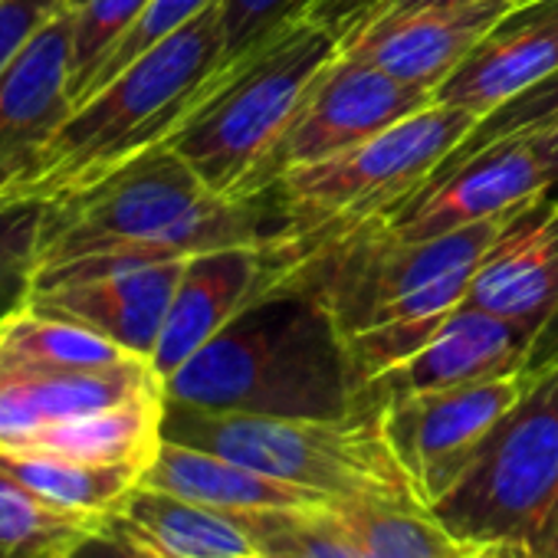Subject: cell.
<instances>
[{
  "label": "cell",
  "mask_w": 558,
  "mask_h": 558,
  "mask_svg": "<svg viewBox=\"0 0 558 558\" xmlns=\"http://www.w3.org/2000/svg\"><path fill=\"white\" fill-rule=\"evenodd\" d=\"M339 53L342 31L316 8L300 11L227 70L165 145L220 197L240 201L269 191L279 145Z\"/></svg>",
  "instance_id": "cell-4"
},
{
  "label": "cell",
  "mask_w": 558,
  "mask_h": 558,
  "mask_svg": "<svg viewBox=\"0 0 558 558\" xmlns=\"http://www.w3.org/2000/svg\"><path fill=\"white\" fill-rule=\"evenodd\" d=\"M463 303L542 329L558 303V197L545 194L509 220L476 266Z\"/></svg>",
  "instance_id": "cell-17"
},
{
  "label": "cell",
  "mask_w": 558,
  "mask_h": 558,
  "mask_svg": "<svg viewBox=\"0 0 558 558\" xmlns=\"http://www.w3.org/2000/svg\"><path fill=\"white\" fill-rule=\"evenodd\" d=\"M73 14L76 8H60L0 73V158H34L70 119Z\"/></svg>",
  "instance_id": "cell-18"
},
{
  "label": "cell",
  "mask_w": 558,
  "mask_h": 558,
  "mask_svg": "<svg viewBox=\"0 0 558 558\" xmlns=\"http://www.w3.org/2000/svg\"><path fill=\"white\" fill-rule=\"evenodd\" d=\"M476 122L480 116L466 109L434 102L362 145L279 174L272 187L293 223L300 259L414 197Z\"/></svg>",
  "instance_id": "cell-6"
},
{
  "label": "cell",
  "mask_w": 558,
  "mask_h": 558,
  "mask_svg": "<svg viewBox=\"0 0 558 558\" xmlns=\"http://www.w3.org/2000/svg\"><path fill=\"white\" fill-rule=\"evenodd\" d=\"M551 168L538 135L502 138L421 187L378 223L398 240H430L483 220L515 217L548 194Z\"/></svg>",
  "instance_id": "cell-9"
},
{
  "label": "cell",
  "mask_w": 558,
  "mask_h": 558,
  "mask_svg": "<svg viewBox=\"0 0 558 558\" xmlns=\"http://www.w3.org/2000/svg\"><path fill=\"white\" fill-rule=\"evenodd\" d=\"M223 63L227 40L220 8L214 4L76 106L37 148L24 194L60 197L83 191L125 161L165 145L214 93Z\"/></svg>",
  "instance_id": "cell-3"
},
{
  "label": "cell",
  "mask_w": 558,
  "mask_h": 558,
  "mask_svg": "<svg viewBox=\"0 0 558 558\" xmlns=\"http://www.w3.org/2000/svg\"><path fill=\"white\" fill-rule=\"evenodd\" d=\"M47 197L11 194L0 201V323L27 306L40 269Z\"/></svg>",
  "instance_id": "cell-25"
},
{
  "label": "cell",
  "mask_w": 558,
  "mask_h": 558,
  "mask_svg": "<svg viewBox=\"0 0 558 558\" xmlns=\"http://www.w3.org/2000/svg\"><path fill=\"white\" fill-rule=\"evenodd\" d=\"M109 525L165 558H263L246 515L220 512L142 483Z\"/></svg>",
  "instance_id": "cell-20"
},
{
  "label": "cell",
  "mask_w": 558,
  "mask_h": 558,
  "mask_svg": "<svg viewBox=\"0 0 558 558\" xmlns=\"http://www.w3.org/2000/svg\"><path fill=\"white\" fill-rule=\"evenodd\" d=\"M535 332L493 316L480 306L463 303L447 316V323L434 332V339L411 355L395 372L381 375L362 391L359 404H385L398 395L460 388L473 381H489L502 375H515L525 368V355Z\"/></svg>",
  "instance_id": "cell-15"
},
{
  "label": "cell",
  "mask_w": 558,
  "mask_h": 558,
  "mask_svg": "<svg viewBox=\"0 0 558 558\" xmlns=\"http://www.w3.org/2000/svg\"><path fill=\"white\" fill-rule=\"evenodd\" d=\"M109 519L44 499L0 470V558H66Z\"/></svg>",
  "instance_id": "cell-23"
},
{
  "label": "cell",
  "mask_w": 558,
  "mask_h": 558,
  "mask_svg": "<svg viewBox=\"0 0 558 558\" xmlns=\"http://www.w3.org/2000/svg\"><path fill=\"white\" fill-rule=\"evenodd\" d=\"M66 4H70V8H80V4H83V0H66Z\"/></svg>",
  "instance_id": "cell-39"
},
{
  "label": "cell",
  "mask_w": 558,
  "mask_h": 558,
  "mask_svg": "<svg viewBox=\"0 0 558 558\" xmlns=\"http://www.w3.org/2000/svg\"><path fill=\"white\" fill-rule=\"evenodd\" d=\"M525 381L515 372L460 388L398 395L378 404L391 450L427 509L463 476L483 440L522 398Z\"/></svg>",
  "instance_id": "cell-8"
},
{
  "label": "cell",
  "mask_w": 558,
  "mask_h": 558,
  "mask_svg": "<svg viewBox=\"0 0 558 558\" xmlns=\"http://www.w3.org/2000/svg\"><path fill=\"white\" fill-rule=\"evenodd\" d=\"M437 4H473V0H375V8H372V14L365 21H375V17H385V14H404V11L437 8Z\"/></svg>",
  "instance_id": "cell-34"
},
{
  "label": "cell",
  "mask_w": 558,
  "mask_h": 558,
  "mask_svg": "<svg viewBox=\"0 0 558 558\" xmlns=\"http://www.w3.org/2000/svg\"><path fill=\"white\" fill-rule=\"evenodd\" d=\"M161 440L220 453L329 499L424 506L391 450L381 408L368 401L345 417H259L204 411L165 398Z\"/></svg>",
  "instance_id": "cell-5"
},
{
  "label": "cell",
  "mask_w": 558,
  "mask_h": 558,
  "mask_svg": "<svg viewBox=\"0 0 558 558\" xmlns=\"http://www.w3.org/2000/svg\"><path fill=\"white\" fill-rule=\"evenodd\" d=\"M558 499V365L525 381L463 476L427 509L466 542L532 548Z\"/></svg>",
  "instance_id": "cell-7"
},
{
  "label": "cell",
  "mask_w": 558,
  "mask_h": 558,
  "mask_svg": "<svg viewBox=\"0 0 558 558\" xmlns=\"http://www.w3.org/2000/svg\"><path fill=\"white\" fill-rule=\"evenodd\" d=\"M66 0H0V73Z\"/></svg>",
  "instance_id": "cell-30"
},
{
  "label": "cell",
  "mask_w": 558,
  "mask_h": 558,
  "mask_svg": "<svg viewBox=\"0 0 558 558\" xmlns=\"http://www.w3.org/2000/svg\"><path fill=\"white\" fill-rule=\"evenodd\" d=\"M532 551H535V558H558V499H555L538 538L532 542Z\"/></svg>",
  "instance_id": "cell-35"
},
{
  "label": "cell",
  "mask_w": 558,
  "mask_h": 558,
  "mask_svg": "<svg viewBox=\"0 0 558 558\" xmlns=\"http://www.w3.org/2000/svg\"><path fill=\"white\" fill-rule=\"evenodd\" d=\"M427 106H434V89L395 80L365 60L339 53L310 89L293 129L279 145L272 181L296 165H313L362 145Z\"/></svg>",
  "instance_id": "cell-10"
},
{
  "label": "cell",
  "mask_w": 558,
  "mask_h": 558,
  "mask_svg": "<svg viewBox=\"0 0 558 558\" xmlns=\"http://www.w3.org/2000/svg\"><path fill=\"white\" fill-rule=\"evenodd\" d=\"M34 158H0V201L11 197V194H24V178L31 171Z\"/></svg>",
  "instance_id": "cell-33"
},
{
  "label": "cell",
  "mask_w": 558,
  "mask_h": 558,
  "mask_svg": "<svg viewBox=\"0 0 558 558\" xmlns=\"http://www.w3.org/2000/svg\"><path fill=\"white\" fill-rule=\"evenodd\" d=\"M165 395L148 359H125L106 368H53L0 355V450H21L40 430Z\"/></svg>",
  "instance_id": "cell-13"
},
{
  "label": "cell",
  "mask_w": 558,
  "mask_h": 558,
  "mask_svg": "<svg viewBox=\"0 0 558 558\" xmlns=\"http://www.w3.org/2000/svg\"><path fill=\"white\" fill-rule=\"evenodd\" d=\"M142 486L233 512V515H266V512H319L332 499L326 493L272 480L259 470L233 463L220 453L161 440L158 453L142 473Z\"/></svg>",
  "instance_id": "cell-19"
},
{
  "label": "cell",
  "mask_w": 558,
  "mask_h": 558,
  "mask_svg": "<svg viewBox=\"0 0 558 558\" xmlns=\"http://www.w3.org/2000/svg\"><path fill=\"white\" fill-rule=\"evenodd\" d=\"M217 8H220L223 40H227V63H223V73H227L240 60H246L290 17L306 11L310 0H217Z\"/></svg>",
  "instance_id": "cell-29"
},
{
  "label": "cell",
  "mask_w": 558,
  "mask_h": 558,
  "mask_svg": "<svg viewBox=\"0 0 558 558\" xmlns=\"http://www.w3.org/2000/svg\"><path fill=\"white\" fill-rule=\"evenodd\" d=\"M470 558H535V551L522 542H480Z\"/></svg>",
  "instance_id": "cell-36"
},
{
  "label": "cell",
  "mask_w": 558,
  "mask_h": 558,
  "mask_svg": "<svg viewBox=\"0 0 558 558\" xmlns=\"http://www.w3.org/2000/svg\"><path fill=\"white\" fill-rule=\"evenodd\" d=\"M0 470L31 486L50 502L66 509L112 519L132 489L142 483L138 466L122 463H86L60 453H31V450H0Z\"/></svg>",
  "instance_id": "cell-22"
},
{
  "label": "cell",
  "mask_w": 558,
  "mask_h": 558,
  "mask_svg": "<svg viewBox=\"0 0 558 558\" xmlns=\"http://www.w3.org/2000/svg\"><path fill=\"white\" fill-rule=\"evenodd\" d=\"M135 545V542H132ZM138 551H142V558H165V555H155V551H148V548H142V545H135Z\"/></svg>",
  "instance_id": "cell-38"
},
{
  "label": "cell",
  "mask_w": 558,
  "mask_h": 558,
  "mask_svg": "<svg viewBox=\"0 0 558 558\" xmlns=\"http://www.w3.org/2000/svg\"><path fill=\"white\" fill-rule=\"evenodd\" d=\"M558 73V0H525L434 93L480 119Z\"/></svg>",
  "instance_id": "cell-16"
},
{
  "label": "cell",
  "mask_w": 558,
  "mask_h": 558,
  "mask_svg": "<svg viewBox=\"0 0 558 558\" xmlns=\"http://www.w3.org/2000/svg\"><path fill=\"white\" fill-rule=\"evenodd\" d=\"M522 4L525 0H473L385 14L359 24L342 40V53L437 93V86Z\"/></svg>",
  "instance_id": "cell-12"
},
{
  "label": "cell",
  "mask_w": 558,
  "mask_h": 558,
  "mask_svg": "<svg viewBox=\"0 0 558 558\" xmlns=\"http://www.w3.org/2000/svg\"><path fill=\"white\" fill-rule=\"evenodd\" d=\"M217 246H296L276 187L220 197L174 148L158 145L83 191L47 197L34 290Z\"/></svg>",
  "instance_id": "cell-1"
},
{
  "label": "cell",
  "mask_w": 558,
  "mask_h": 558,
  "mask_svg": "<svg viewBox=\"0 0 558 558\" xmlns=\"http://www.w3.org/2000/svg\"><path fill=\"white\" fill-rule=\"evenodd\" d=\"M181 269L184 259L109 269L73 279V283L63 287L34 290L27 306L40 316L93 329L109 342L122 345L125 352L151 362Z\"/></svg>",
  "instance_id": "cell-14"
},
{
  "label": "cell",
  "mask_w": 558,
  "mask_h": 558,
  "mask_svg": "<svg viewBox=\"0 0 558 558\" xmlns=\"http://www.w3.org/2000/svg\"><path fill=\"white\" fill-rule=\"evenodd\" d=\"M66 558H142V551L112 525H102L89 538H83Z\"/></svg>",
  "instance_id": "cell-31"
},
{
  "label": "cell",
  "mask_w": 558,
  "mask_h": 558,
  "mask_svg": "<svg viewBox=\"0 0 558 558\" xmlns=\"http://www.w3.org/2000/svg\"><path fill=\"white\" fill-rule=\"evenodd\" d=\"M214 4H217V0H151V4L145 8V14L138 17V24L119 40V47L109 53V60L102 63V70L93 76V83H89L86 96L80 99V106L93 93H99L106 83H112L129 63H135L142 53H148L155 44H161L165 37H171L174 31H181L184 24H191L197 14H204Z\"/></svg>",
  "instance_id": "cell-28"
},
{
  "label": "cell",
  "mask_w": 558,
  "mask_h": 558,
  "mask_svg": "<svg viewBox=\"0 0 558 558\" xmlns=\"http://www.w3.org/2000/svg\"><path fill=\"white\" fill-rule=\"evenodd\" d=\"M538 142H542V151L548 158V168H551V184H548V197H558V125L545 129V132H535Z\"/></svg>",
  "instance_id": "cell-37"
},
{
  "label": "cell",
  "mask_w": 558,
  "mask_h": 558,
  "mask_svg": "<svg viewBox=\"0 0 558 558\" xmlns=\"http://www.w3.org/2000/svg\"><path fill=\"white\" fill-rule=\"evenodd\" d=\"M551 125H558V73H551L548 80H542V83L532 86L529 93L515 96L512 102L499 106V109L489 112L486 119H480L476 129H473V132L460 142V148L434 171V178H430L427 184L440 181L447 171H453L457 165L470 161L476 151H483V148L502 142V138L535 135V132H545V129H551ZM427 184H424V187H427Z\"/></svg>",
  "instance_id": "cell-27"
},
{
  "label": "cell",
  "mask_w": 558,
  "mask_h": 558,
  "mask_svg": "<svg viewBox=\"0 0 558 558\" xmlns=\"http://www.w3.org/2000/svg\"><path fill=\"white\" fill-rule=\"evenodd\" d=\"M0 355L53 368H106L125 359H138L93 329L40 316L31 306L0 323Z\"/></svg>",
  "instance_id": "cell-24"
},
{
  "label": "cell",
  "mask_w": 558,
  "mask_h": 558,
  "mask_svg": "<svg viewBox=\"0 0 558 558\" xmlns=\"http://www.w3.org/2000/svg\"><path fill=\"white\" fill-rule=\"evenodd\" d=\"M151 0H83L73 14V109Z\"/></svg>",
  "instance_id": "cell-26"
},
{
  "label": "cell",
  "mask_w": 558,
  "mask_h": 558,
  "mask_svg": "<svg viewBox=\"0 0 558 558\" xmlns=\"http://www.w3.org/2000/svg\"><path fill=\"white\" fill-rule=\"evenodd\" d=\"M165 398L259 417H345L362 388L332 313L279 276L165 378Z\"/></svg>",
  "instance_id": "cell-2"
},
{
  "label": "cell",
  "mask_w": 558,
  "mask_h": 558,
  "mask_svg": "<svg viewBox=\"0 0 558 558\" xmlns=\"http://www.w3.org/2000/svg\"><path fill=\"white\" fill-rule=\"evenodd\" d=\"M293 263V246H217L187 256L151 352L158 378H171L243 306L279 283Z\"/></svg>",
  "instance_id": "cell-11"
},
{
  "label": "cell",
  "mask_w": 558,
  "mask_h": 558,
  "mask_svg": "<svg viewBox=\"0 0 558 558\" xmlns=\"http://www.w3.org/2000/svg\"><path fill=\"white\" fill-rule=\"evenodd\" d=\"M323 519L359 551V558H470L466 542L440 525L427 506L385 499H332Z\"/></svg>",
  "instance_id": "cell-21"
},
{
  "label": "cell",
  "mask_w": 558,
  "mask_h": 558,
  "mask_svg": "<svg viewBox=\"0 0 558 558\" xmlns=\"http://www.w3.org/2000/svg\"><path fill=\"white\" fill-rule=\"evenodd\" d=\"M551 365H558V303L548 313V319L542 323V329L535 332V339L529 345V355H525L522 375L532 378V375H538V372H545Z\"/></svg>",
  "instance_id": "cell-32"
}]
</instances>
